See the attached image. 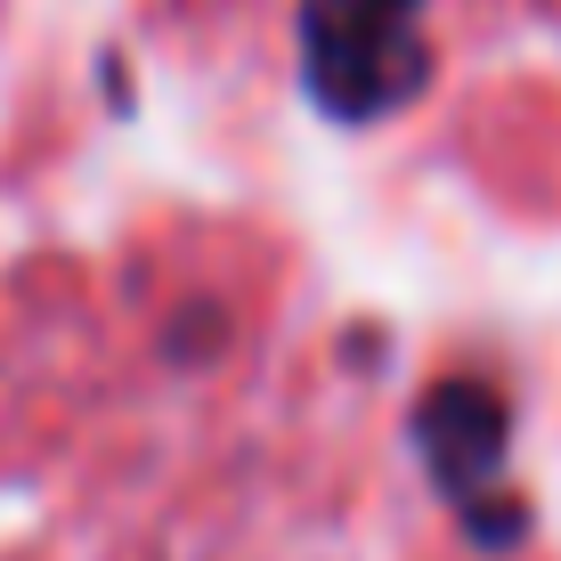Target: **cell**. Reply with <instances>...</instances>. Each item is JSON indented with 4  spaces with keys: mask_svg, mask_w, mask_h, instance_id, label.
<instances>
[{
    "mask_svg": "<svg viewBox=\"0 0 561 561\" xmlns=\"http://www.w3.org/2000/svg\"><path fill=\"white\" fill-rule=\"evenodd\" d=\"M463 537H472V546H489V553H505V546H520V537H529V505H520V496H472V505H463Z\"/></svg>",
    "mask_w": 561,
    "mask_h": 561,
    "instance_id": "277c9868",
    "label": "cell"
},
{
    "mask_svg": "<svg viewBox=\"0 0 561 561\" xmlns=\"http://www.w3.org/2000/svg\"><path fill=\"white\" fill-rule=\"evenodd\" d=\"M505 399L489 391V382L472 375H448L432 382V391L415 399V448L432 463V480L456 496V513L472 505V496H489L496 463H505Z\"/></svg>",
    "mask_w": 561,
    "mask_h": 561,
    "instance_id": "7a4b0ae2",
    "label": "cell"
},
{
    "mask_svg": "<svg viewBox=\"0 0 561 561\" xmlns=\"http://www.w3.org/2000/svg\"><path fill=\"white\" fill-rule=\"evenodd\" d=\"M423 0H301L294 49L301 90L334 123H382L432 82V49L415 33Z\"/></svg>",
    "mask_w": 561,
    "mask_h": 561,
    "instance_id": "6da1fadb",
    "label": "cell"
},
{
    "mask_svg": "<svg viewBox=\"0 0 561 561\" xmlns=\"http://www.w3.org/2000/svg\"><path fill=\"white\" fill-rule=\"evenodd\" d=\"M163 358L171 366H211V358H228V309L196 294V301H180L163 318Z\"/></svg>",
    "mask_w": 561,
    "mask_h": 561,
    "instance_id": "3957f363",
    "label": "cell"
}]
</instances>
